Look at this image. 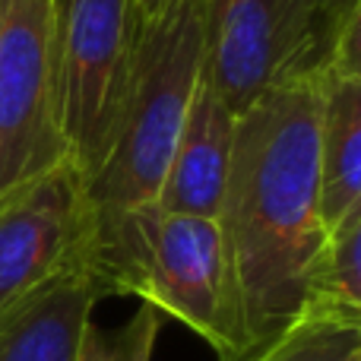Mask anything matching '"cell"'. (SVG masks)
I'll return each instance as SVG.
<instances>
[{
    "instance_id": "1",
    "label": "cell",
    "mask_w": 361,
    "mask_h": 361,
    "mask_svg": "<svg viewBox=\"0 0 361 361\" xmlns=\"http://www.w3.org/2000/svg\"><path fill=\"white\" fill-rule=\"evenodd\" d=\"M324 82L269 89L235 118L216 216L231 361L254 355L298 320L305 269L324 241L317 175Z\"/></svg>"
},
{
    "instance_id": "6",
    "label": "cell",
    "mask_w": 361,
    "mask_h": 361,
    "mask_svg": "<svg viewBox=\"0 0 361 361\" xmlns=\"http://www.w3.org/2000/svg\"><path fill=\"white\" fill-rule=\"evenodd\" d=\"M67 159L51 0H0V197Z\"/></svg>"
},
{
    "instance_id": "8",
    "label": "cell",
    "mask_w": 361,
    "mask_h": 361,
    "mask_svg": "<svg viewBox=\"0 0 361 361\" xmlns=\"http://www.w3.org/2000/svg\"><path fill=\"white\" fill-rule=\"evenodd\" d=\"M231 140H235V111L200 73L169 171L159 187L156 209L171 216L216 219L228 175Z\"/></svg>"
},
{
    "instance_id": "12",
    "label": "cell",
    "mask_w": 361,
    "mask_h": 361,
    "mask_svg": "<svg viewBox=\"0 0 361 361\" xmlns=\"http://www.w3.org/2000/svg\"><path fill=\"white\" fill-rule=\"evenodd\" d=\"M244 361H361V326L295 320Z\"/></svg>"
},
{
    "instance_id": "11",
    "label": "cell",
    "mask_w": 361,
    "mask_h": 361,
    "mask_svg": "<svg viewBox=\"0 0 361 361\" xmlns=\"http://www.w3.org/2000/svg\"><path fill=\"white\" fill-rule=\"evenodd\" d=\"M298 320L361 326V206L324 231L305 269Z\"/></svg>"
},
{
    "instance_id": "13",
    "label": "cell",
    "mask_w": 361,
    "mask_h": 361,
    "mask_svg": "<svg viewBox=\"0 0 361 361\" xmlns=\"http://www.w3.org/2000/svg\"><path fill=\"white\" fill-rule=\"evenodd\" d=\"M162 314H156L149 305H143L127 324L114 330H99L89 324L82 336L80 361H152Z\"/></svg>"
},
{
    "instance_id": "5",
    "label": "cell",
    "mask_w": 361,
    "mask_h": 361,
    "mask_svg": "<svg viewBox=\"0 0 361 361\" xmlns=\"http://www.w3.org/2000/svg\"><path fill=\"white\" fill-rule=\"evenodd\" d=\"M61 130L82 180L102 165L124 99L140 19L133 0H51Z\"/></svg>"
},
{
    "instance_id": "3",
    "label": "cell",
    "mask_w": 361,
    "mask_h": 361,
    "mask_svg": "<svg viewBox=\"0 0 361 361\" xmlns=\"http://www.w3.org/2000/svg\"><path fill=\"white\" fill-rule=\"evenodd\" d=\"M361 0H203V76L235 111L361 61Z\"/></svg>"
},
{
    "instance_id": "7",
    "label": "cell",
    "mask_w": 361,
    "mask_h": 361,
    "mask_svg": "<svg viewBox=\"0 0 361 361\" xmlns=\"http://www.w3.org/2000/svg\"><path fill=\"white\" fill-rule=\"evenodd\" d=\"M86 206L76 165L32 178L0 197V320L70 269L86 267ZM89 269V267H86Z\"/></svg>"
},
{
    "instance_id": "4",
    "label": "cell",
    "mask_w": 361,
    "mask_h": 361,
    "mask_svg": "<svg viewBox=\"0 0 361 361\" xmlns=\"http://www.w3.org/2000/svg\"><path fill=\"white\" fill-rule=\"evenodd\" d=\"M89 273L105 295H137L156 314L190 326L231 361L225 257L216 219L137 209L89 250Z\"/></svg>"
},
{
    "instance_id": "2",
    "label": "cell",
    "mask_w": 361,
    "mask_h": 361,
    "mask_svg": "<svg viewBox=\"0 0 361 361\" xmlns=\"http://www.w3.org/2000/svg\"><path fill=\"white\" fill-rule=\"evenodd\" d=\"M203 73V0H175L140 25L124 99L102 165L82 180L86 260L130 212L156 203L180 124ZM89 267V263H86Z\"/></svg>"
},
{
    "instance_id": "10",
    "label": "cell",
    "mask_w": 361,
    "mask_h": 361,
    "mask_svg": "<svg viewBox=\"0 0 361 361\" xmlns=\"http://www.w3.org/2000/svg\"><path fill=\"white\" fill-rule=\"evenodd\" d=\"M317 175L326 231L361 206V61L339 63L324 82Z\"/></svg>"
},
{
    "instance_id": "9",
    "label": "cell",
    "mask_w": 361,
    "mask_h": 361,
    "mask_svg": "<svg viewBox=\"0 0 361 361\" xmlns=\"http://www.w3.org/2000/svg\"><path fill=\"white\" fill-rule=\"evenodd\" d=\"M102 298L105 288L86 267L57 276L0 320V361H80Z\"/></svg>"
},
{
    "instance_id": "14",
    "label": "cell",
    "mask_w": 361,
    "mask_h": 361,
    "mask_svg": "<svg viewBox=\"0 0 361 361\" xmlns=\"http://www.w3.org/2000/svg\"><path fill=\"white\" fill-rule=\"evenodd\" d=\"M133 4H137L140 19H143V23H149V19H156L159 13L169 10V6L175 4V0H133Z\"/></svg>"
}]
</instances>
